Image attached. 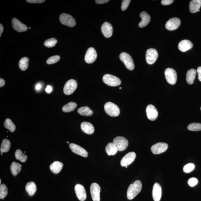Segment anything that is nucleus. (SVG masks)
<instances>
[{"label":"nucleus","instance_id":"nucleus-27","mask_svg":"<svg viewBox=\"0 0 201 201\" xmlns=\"http://www.w3.org/2000/svg\"><path fill=\"white\" fill-rule=\"evenodd\" d=\"M197 71L195 69H191L187 71L186 74V81L189 84L192 85L194 82Z\"/></svg>","mask_w":201,"mask_h":201},{"label":"nucleus","instance_id":"nucleus-48","mask_svg":"<svg viewBox=\"0 0 201 201\" xmlns=\"http://www.w3.org/2000/svg\"><path fill=\"white\" fill-rule=\"evenodd\" d=\"M35 89L37 90H40L42 88V85L40 83H37L35 87Z\"/></svg>","mask_w":201,"mask_h":201},{"label":"nucleus","instance_id":"nucleus-43","mask_svg":"<svg viewBox=\"0 0 201 201\" xmlns=\"http://www.w3.org/2000/svg\"><path fill=\"white\" fill-rule=\"evenodd\" d=\"M174 1L173 0H163L161 3L163 5H168L172 4Z\"/></svg>","mask_w":201,"mask_h":201},{"label":"nucleus","instance_id":"nucleus-19","mask_svg":"<svg viewBox=\"0 0 201 201\" xmlns=\"http://www.w3.org/2000/svg\"><path fill=\"white\" fill-rule=\"evenodd\" d=\"M152 195L154 201H159L162 196V189L159 183H155L153 186Z\"/></svg>","mask_w":201,"mask_h":201},{"label":"nucleus","instance_id":"nucleus-54","mask_svg":"<svg viewBox=\"0 0 201 201\" xmlns=\"http://www.w3.org/2000/svg\"><path fill=\"white\" fill-rule=\"evenodd\" d=\"M67 143H68V144H69V142H68Z\"/></svg>","mask_w":201,"mask_h":201},{"label":"nucleus","instance_id":"nucleus-45","mask_svg":"<svg viewBox=\"0 0 201 201\" xmlns=\"http://www.w3.org/2000/svg\"><path fill=\"white\" fill-rule=\"evenodd\" d=\"M110 1L109 0H96L95 1V2L98 4H104Z\"/></svg>","mask_w":201,"mask_h":201},{"label":"nucleus","instance_id":"nucleus-37","mask_svg":"<svg viewBox=\"0 0 201 201\" xmlns=\"http://www.w3.org/2000/svg\"><path fill=\"white\" fill-rule=\"evenodd\" d=\"M8 193V189L6 185L4 184H2L0 186V199H4Z\"/></svg>","mask_w":201,"mask_h":201},{"label":"nucleus","instance_id":"nucleus-49","mask_svg":"<svg viewBox=\"0 0 201 201\" xmlns=\"http://www.w3.org/2000/svg\"><path fill=\"white\" fill-rule=\"evenodd\" d=\"M5 84V81L3 79L1 78L0 79V87H2L4 86Z\"/></svg>","mask_w":201,"mask_h":201},{"label":"nucleus","instance_id":"nucleus-32","mask_svg":"<svg viewBox=\"0 0 201 201\" xmlns=\"http://www.w3.org/2000/svg\"><path fill=\"white\" fill-rule=\"evenodd\" d=\"M77 104L74 102H70L62 108L63 111L65 112H68L73 111L77 107Z\"/></svg>","mask_w":201,"mask_h":201},{"label":"nucleus","instance_id":"nucleus-55","mask_svg":"<svg viewBox=\"0 0 201 201\" xmlns=\"http://www.w3.org/2000/svg\"></svg>","mask_w":201,"mask_h":201},{"label":"nucleus","instance_id":"nucleus-41","mask_svg":"<svg viewBox=\"0 0 201 201\" xmlns=\"http://www.w3.org/2000/svg\"><path fill=\"white\" fill-rule=\"evenodd\" d=\"M198 180L196 178L192 177L190 178L188 181V184L190 186L193 187L198 183Z\"/></svg>","mask_w":201,"mask_h":201},{"label":"nucleus","instance_id":"nucleus-3","mask_svg":"<svg viewBox=\"0 0 201 201\" xmlns=\"http://www.w3.org/2000/svg\"><path fill=\"white\" fill-rule=\"evenodd\" d=\"M117 150L122 151L126 149L129 143L127 140L122 136H117L113 140V142Z\"/></svg>","mask_w":201,"mask_h":201},{"label":"nucleus","instance_id":"nucleus-35","mask_svg":"<svg viewBox=\"0 0 201 201\" xmlns=\"http://www.w3.org/2000/svg\"><path fill=\"white\" fill-rule=\"evenodd\" d=\"M4 126L7 129H8L10 132H13L16 129V126L14 123L12 122L11 119H7L5 120Z\"/></svg>","mask_w":201,"mask_h":201},{"label":"nucleus","instance_id":"nucleus-11","mask_svg":"<svg viewBox=\"0 0 201 201\" xmlns=\"http://www.w3.org/2000/svg\"><path fill=\"white\" fill-rule=\"evenodd\" d=\"M97 55L96 50L93 47H90L87 50L85 56V60L88 64H91L95 62Z\"/></svg>","mask_w":201,"mask_h":201},{"label":"nucleus","instance_id":"nucleus-52","mask_svg":"<svg viewBox=\"0 0 201 201\" xmlns=\"http://www.w3.org/2000/svg\"><path fill=\"white\" fill-rule=\"evenodd\" d=\"M122 87H120V88H119V89L121 90V89H122Z\"/></svg>","mask_w":201,"mask_h":201},{"label":"nucleus","instance_id":"nucleus-7","mask_svg":"<svg viewBox=\"0 0 201 201\" xmlns=\"http://www.w3.org/2000/svg\"><path fill=\"white\" fill-rule=\"evenodd\" d=\"M165 75L167 82L173 85L176 83L177 81V74L174 69L171 68H167L165 71Z\"/></svg>","mask_w":201,"mask_h":201},{"label":"nucleus","instance_id":"nucleus-10","mask_svg":"<svg viewBox=\"0 0 201 201\" xmlns=\"http://www.w3.org/2000/svg\"><path fill=\"white\" fill-rule=\"evenodd\" d=\"M100 188L99 185L96 183L91 184L90 187V192L93 201H100Z\"/></svg>","mask_w":201,"mask_h":201},{"label":"nucleus","instance_id":"nucleus-39","mask_svg":"<svg viewBox=\"0 0 201 201\" xmlns=\"http://www.w3.org/2000/svg\"><path fill=\"white\" fill-rule=\"evenodd\" d=\"M195 168V165L192 163H188L184 166L183 170L185 173H190L194 170Z\"/></svg>","mask_w":201,"mask_h":201},{"label":"nucleus","instance_id":"nucleus-15","mask_svg":"<svg viewBox=\"0 0 201 201\" xmlns=\"http://www.w3.org/2000/svg\"><path fill=\"white\" fill-rule=\"evenodd\" d=\"M146 113L148 118L151 121H154L157 118L158 112L154 105L150 104L146 108Z\"/></svg>","mask_w":201,"mask_h":201},{"label":"nucleus","instance_id":"nucleus-14","mask_svg":"<svg viewBox=\"0 0 201 201\" xmlns=\"http://www.w3.org/2000/svg\"><path fill=\"white\" fill-rule=\"evenodd\" d=\"M75 191L78 198L81 201H84L86 199V190L82 185L78 184L75 187Z\"/></svg>","mask_w":201,"mask_h":201},{"label":"nucleus","instance_id":"nucleus-1","mask_svg":"<svg viewBox=\"0 0 201 201\" xmlns=\"http://www.w3.org/2000/svg\"><path fill=\"white\" fill-rule=\"evenodd\" d=\"M142 184L140 181L136 180L133 184L129 185L127 191V197L129 200H132L141 192Z\"/></svg>","mask_w":201,"mask_h":201},{"label":"nucleus","instance_id":"nucleus-12","mask_svg":"<svg viewBox=\"0 0 201 201\" xmlns=\"http://www.w3.org/2000/svg\"><path fill=\"white\" fill-rule=\"evenodd\" d=\"M168 148V144L159 142L154 144L151 148V151L154 154H159L165 152Z\"/></svg>","mask_w":201,"mask_h":201},{"label":"nucleus","instance_id":"nucleus-20","mask_svg":"<svg viewBox=\"0 0 201 201\" xmlns=\"http://www.w3.org/2000/svg\"><path fill=\"white\" fill-rule=\"evenodd\" d=\"M101 30L103 35L106 38H110L112 35L113 29L112 25L108 22L103 23L102 25Z\"/></svg>","mask_w":201,"mask_h":201},{"label":"nucleus","instance_id":"nucleus-51","mask_svg":"<svg viewBox=\"0 0 201 201\" xmlns=\"http://www.w3.org/2000/svg\"><path fill=\"white\" fill-rule=\"evenodd\" d=\"M0 184H1V180H0Z\"/></svg>","mask_w":201,"mask_h":201},{"label":"nucleus","instance_id":"nucleus-36","mask_svg":"<svg viewBox=\"0 0 201 201\" xmlns=\"http://www.w3.org/2000/svg\"><path fill=\"white\" fill-rule=\"evenodd\" d=\"M188 130L192 131H199L201 130V124L193 122L191 123L187 126Z\"/></svg>","mask_w":201,"mask_h":201},{"label":"nucleus","instance_id":"nucleus-4","mask_svg":"<svg viewBox=\"0 0 201 201\" xmlns=\"http://www.w3.org/2000/svg\"><path fill=\"white\" fill-rule=\"evenodd\" d=\"M103 80L105 84L111 86H118L121 83V81L119 78L109 74L104 75L103 76Z\"/></svg>","mask_w":201,"mask_h":201},{"label":"nucleus","instance_id":"nucleus-50","mask_svg":"<svg viewBox=\"0 0 201 201\" xmlns=\"http://www.w3.org/2000/svg\"><path fill=\"white\" fill-rule=\"evenodd\" d=\"M3 27L1 24H0V36L1 37L2 34L3 33Z\"/></svg>","mask_w":201,"mask_h":201},{"label":"nucleus","instance_id":"nucleus-42","mask_svg":"<svg viewBox=\"0 0 201 201\" xmlns=\"http://www.w3.org/2000/svg\"><path fill=\"white\" fill-rule=\"evenodd\" d=\"M130 0H123L122 2L121 9L122 11H125L127 9L130 2Z\"/></svg>","mask_w":201,"mask_h":201},{"label":"nucleus","instance_id":"nucleus-18","mask_svg":"<svg viewBox=\"0 0 201 201\" xmlns=\"http://www.w3.org/2000/svg\"><path fill=\"white\" fill-rule=\"evenodd\" d=\"M13 29L18 32L26 31L28 30V27L18 20L17 19L13 18L12 21Z\"/></svg>","mask_w":201,"mask_h":201},{"label":"nucleus","instance_id":"nucleus-23","mask_svg":"<svg viewBox=\"0 0 201 201\" xmlns=\"http://www.w3.org/2000/svg\"><path fill=\"white\" fill-rule=\"evenodd\" d=\"M140 16L142 20L140 22L139 26L141 28H143L147 26L150 21L151 18L150 15L145 11H143L140 13Z\"/></svg>","mask_w":201,"mask_h":201},{"label":"nucleus","instance_id":"nucleus-28","mask_svg":"<svg viewBox=\"0 0 201 201\" xmlns=\"http://www.w3.org/2000/svg\"><path fill=\"white\" fill-rule=\"evenodd\" d=\"M105 151L107 155L110 156L115 155L118 150L113 143H109L105 148Z\"/></svg>","mask_w":201,"mask_h":201},{"label":"nucleus","instance_id":"nucleus-29","mask_svg":"<svg viewBox=\"0 0 201 201\" xmlns=\"http://www.w3.org/2000/svg\"><path fill=\"white\" fill-rule=\"evenodd\" d=\"M21 166L22 165L18 163L15 162L12 163L11 166H10V169H11L12 174L13 176H16L21 171Z\"/></svg>","mask_w":201,"mask_h":201},{"label":"nucleus","instance_id":"nucleus-44","mask_svg":"<svg viewBox=\"0 0 201 201\" xmlns=\"http://www.w3.org/2000/svg\"><path fill=\"white\" fill-rule=\"evenodd\" d=\"M27 2L32 3H39L45 2L43 0H27Z\"/></svg>","mask_w":201,"mask_h":201},{"label":"nucleus","instance_id":"nucleus-33","mask_svg":"<svg viewBox=\"0 0 201 201\" xmlns=\"http://www.w3.org/2000/svg\"><path fill=\"white\" fill-rule=\"evenodd\" d=\"M29 59L27 57L22 58L19 62V66L22 71L26 70L28 66Z\"/></svg>","mask_w":201,"mask_h":201},{"label":"nucleus","instance_id":"nucleus-6","mask_svg":"<svg viewBox=\"0 0 201 201\" xmlns=\"http://www.w3.org/2000/svg\"><path fill=\"white\" fill-rule=\"evenodd\" d=\"M120 58L129 70H133L134 68L133 60L129 54L126 52H122L120 54Z\"/></svg>","mask_w":201,"mask_h":201},{"label":"nucleus","instance_id":"nucleus-40","mask_svg":"<svg viewBox=\"0 0 201 201\" xmlns=\"http://www.w3.org/2000/svg\"><path fill=\"white\" fill-rule=\"evenodd\" d=\"M60 59V57L59 56H53L49 57L47 60L46 62L48 64H53L58 62Z\"/></svg>","mask_w":201,"mask_h":201},{"label":"nucleus","instance_id":"nucleus-16","mask_svg":"<svg viewBox=\"0 0 201 201\" xmlns=\"http://www.w3.org/2000/svg\"><path fill=\"white\" fill-rule=\"evenodd\" d=\"M69 147L71 151L75 154L84 157H87L88 156L87 152L84 148L77 144L71 143L70 144Z\"/></svg>","mask_w":201,"mask_h":201},{"label":"nucleus","instance_id":"nucleus-24","mask_svg":"<svg viewBox=\"0 0 201 201\" xmlns=\"http://www.w3.org/2000/svg\"><path fill=\"white\" fill-rule=\"evenodd\" d=\"M201 6V0H192L189 5L190 11L192 13H195L200 11Z\"/></svg>","mask_w":201,"mask_h":201},{"label":"nucleus","instance_id":"nucleus-25","mask_svg":"<svg viewBox=\"0 0 201 201\" xmlns=\"http://www.w3.org/2000/svg\"><path fill=\"white\" fill-rule=\"evenodd\" d=\"M25 190L28 195L31 196H32L35 195L37 191L36 185L33 182H28L26 186H25Z\"/></svg>","mask_w":201,"mask_h":201},{"label":"nucleus","instance_id":"nucleus-34","mask_svg":"<svg viewBox=\"0 0 201 201\" xmlns=\"http://www.w3.org/2000/svg\"><path fill=\"white\" fill-rule=\"evenodd\" d=\"M15 157L17 159L23 163L25 162L27 159L26 155L24 154L23 152L20 149L17 150L15 152Z\"/></svg>","mask_w":201,"mask_h":201},{"label":"nucleus","instance_id":"nucleus-13","mask_svg":"<svg viewBox=\"0 0 201 201\" xmlns=\"http://www.w3.org/2000/svg\"><path fill=\"white\" fill-rule=\"evenodd\" d=\"M136 158L135 152H132L128 153L122 158L120 162L121 165L122 166H127L133 162Z\"/></svg>","mask_w":201,"mask_h":201},{"label":"nucleus","instance_id":"nucleus-17","mask_svg":"<svg viewBox=\"0 0 201 201\" xmlns=\"http://www.w3.org/2000/svg\"><path fill=\"white\" fill-rule=\"evenodd\" d=\"M181 24L180 20L177 18L170 19L166 22V29L173 31L177 29L179 27Z\"/></svg>","mask_w":201,"mask_h":201},{"label":"nucleus","instance_id":"nucleus-26","mask_svg":"<svg viewBox=\"0 0 201 201\" xmlns=\"http://www.w3.org/2000/svg\"><path fill=\"white\" fill-rule=\"evenodd\" d=\"M63 167V163L59 161H55L50 165V168L52 173L57 174L62 171Z\"/></svg>","mask_w":201,"mask_h":201},{"label":"nucleus","instance_id":"nucleus-21","mask_svg":"<svg viewBox=\"0 0 201 201\" xmlns=\"http://www.w3.org/2000/svg\"><path fill=\"white\" fill-rule=\"evenodd\" d=\"M193 47V44L190 40H185L181 41L178 44V48L182 52H185L190 50Z\"/></svg>","mask_w":201,"mask_h":201},{"label":"nucleus","instance_id":"nucleus-9","mask_svg":"<svg viewBox=\"0 0 201 201\" xmlns=\"http://www.w3.org/2000/svg\"><path fill=\"white\" fill-rule=\"evenodd\" d=\"M158 57V52L155 49H149L146 51V59L148 64H154Z\"/></svg>","mask_w":201,"mask_h":201},{"label":"nucleus","instance_id":"nucleus-5","mask_svg":"<svg viewBox=\"0 0 201 201\" xmlns=\"http://www.w3.org/2000/svg\"><path fill=\"white\" fill-rule=\"evenodd\" d=\"M59 20L61 24L69 27L75 26L76 22L72 16L67 13H63L59 16Z\"/></svg>","mask_w":201,"mask_h":201},{"label":"nucleus","instance_id":"nucleus-47","mask_svg":"<svg viewBox=\"0 0 201 201\" xmlns=\"http://www.w3.org/2000/svg\"><path fill=\"white\" fill-rule=\"evenodd\" d=\"M52 91V87L50 86H47L46 89V91L48 93H50Z\"/></svg>","mask_w":201,"mask_h":201},{"label":"nucleus","instance_id":"nucleus-38","mask_svg":"<svg viewBox=\"0 0 201 201\" xmlns=\"http://www.w3.org/2000/svg\"><path fill=\"white\" fill-rule=\"evenodd\" d=\"M57 42V40L54 38L48 39L44 42V45L46 47L51 48L54 47Z\"/></svg>","mask_w":201,"mask_h":201},{"label":"nucleus","instance_id":"nucleus-31","mask_svg":"<svg viewBox=\"0 0 201 201\" xmlns=\"http://www.w3.org/2000/svg\"><path fill=\"white\" fill-rule=\"evenodd\" d=\"M78 113L81 115L90 116L93 115V111L88 107H80L78 110Z\"/></svg>","mask_w":201,"mask_h":201},{"label":"nucleus","instance_id":"nucleus-46","mask_svg":"<svg viewBox=\"0 0 201 201\" xmlns=\"http://www.w3.org/2000/svg\"><path fill=\"white\" fill-rule=\"evenodd\" d=\"M197 71L198 74L199 81L201 82V66H200L197 68Z\"/></svg>","mask_w":201,"mask_h":201},{"label":"nucleus","instance_id":"nucleus-53","mask_svg":"<svg viewBox=\"0 0 201 201\" xmlns=\"http://www.w3.org/2000/svg\"><path fill=\"white\" fill-rule=\"evenodd\" d=\"M29 29H31L30 27H29Z\"/></svg>","mask_w":201,"mask_h":201},{"label":"nucleus","instance_id":"nucleus-22","mask_svg":"<svg viewBox=\"0 0 201 201\" xmlns=\"http://www.w3.org/2000/svg\"><path fill=\"white\" fill-rule=\"evenodd\" d=\"M81 127L83 132L87 134H91L94 132V127L93 124L88 122H83L81 124Z\"/></svg>","mask_w":201,"mask_h":201},{"label":"nucleus","instance_id":"nucleus-2","mask_svg":"<svg viewBox=\"0 0 201 201\" xmlns=\"http://www.w3.org/2000/svg\"><path fill=\"white\" fill-rule=\"evenodd\" d=\"M106 113L111 117H117L120 113V109L117 105L112 102H107L104 106Z\"/></svg>","mask_w":201,"mask_h":201},{"label":"nucleus","instance_id":"nucleus-30","mask_svg":"<svg viewBox=\"0 0 201 201\" xmlns=\"http://www.w3.org/2000/svg\"><path fill=\"white\" fill-rule=\"evenodd\" d=\"M11 142L9 140L4 139L3 140L2 143L1 152V155H3V152H7L9 151L11 148Z\"/></svg>","mask_w":201,"mask_h":201},{"label":"nucleus","instance_id":"nucleus-8","mask_svg":"<svg viewBox=\"0 0 201 201\" xmlns=\"http://www.w3.org/2000/svg\"><path fill=\"white\" fill-rule=\"evenodd\" d=\"M77 82L74 79L69 80L65 83L64 87V92L66 95H70L74 93L77 88Z\"/></svg>","mask_w":201,"mask_h":201}]
</instances>
